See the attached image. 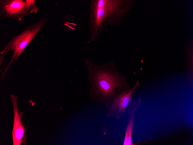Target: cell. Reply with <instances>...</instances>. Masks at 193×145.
I'll use <instances>...</instances> for the list:
<instances>
[{
	"label": "cell",
	"instance_id": "6da1fadb",
	"mask_svg": "<svg viewBox=\"0 0 193 145\" xmlns=\"http://www.w3.org/2000/svg\"><path fill=\"white\" fill-rule=\"evenodd\" d=\"M91 88L90 97L105 105L107 110L114 96L119 91L131 88L127 78L117 70L114 61L96 65L84 58Z\"/></svg>",
	"mask_w": 193,
	"mask_h": 145
},
{
	"label": "cell",
	"instance_id": "7a4b0ae2",
	"mask_svg": "<svg viewBox=\"0 0 193 145\" xmlns=\"http://www.w3.org/2000/svg\"><path fill=\"white\" fill-rule=\"evenodd\" d=\"M133 6L131 0H91L89 17L91 36L86 43H89L97 39L105 27L119 26Z\"/></svg>",
	"mask_w": 193,
	"mask_h": 145
},
{
	"label": "cell",
	"instance_id": "3957f363",
	"mask_svg": "<svg viewBox=\"0 0 193 145\" xmlns=\"http://www.w3.org/2000/svg\"><path fill=\"white\" fill-rule=\"evenodd\" d=\"M48 21L47 18H42L37 23L28 25L19 34L12 36L11 40L0 52L1 55L10 51L13 53L11 60L3 71L1 78H4L10 65L18 60L24 50Z\"/></svg>",
	"mask_w": 193,
	"mask_h": 145
},
{
	"label": "cell",
	"instance_id": "277c9868",
	"mask_svg": "<svg viewBox=\"0 0 193 145\" xmlns=\"http://www.w3.org/2000/svg\"><path fill=\"white\" fill-rule=\"evenodd\" d=\"M140 83L137 79L133 87L118 91L114 96L107 110L106 116L118 120L123 117L130 105Z\"/></svg>",
	"mask_w": 193,
	"mask_h": 145
},
{
	"label": "cell",
	"instance_id": "5b68a950",
	"mask_svg": "<svg viewBox=\"0 0 193 145\" xmlns=\"http://www.w3.org/2000/svg\"><path fill=\"white\" fill-rule=\"evenodd\" d=\"M32 13L26 0H0V18H11L21 22Z\"/></svg>",
	"mask_w": 193,
	"mask_h": 145
},
{
	"label": "cell",
	"instance_id": "8992f818",
	"mask_svg": "<svg viewBox=\"0 0 193 145\" xmlns=\"http://www.w3.org/2000/svg\"><path fill=\"white\" fill-rule=\"evenodd\" d=\"M141 102V99L140 98H139L138 103L134 101L133 104L129 106L127 111V122L125 132L123 145H136L141 143V141L139 140L136 143H133L132 139L135 117Z\"/></svg>",
	"mask_w": 193,
	"mask_h": 145
},
{
	"label": "cell",
	"instance_id": "52a82bcc",
	"mask_svg": "<svg viewBox=\"0 0 193 145\" xmlns=\"http://www.w3.org/2000/svg\"><path fill=\"white\" fill-rule=\"evenodd\" d=\"M12 99L14 113V119L12 133L14 145H20L21 139L25 134V129L22 124L21 120L22 114L18 113L17 107V98L14 94L10 96Z\"/></svg>",
	"mask_w": 193,
	"mask_h": 145
},
{
	"label": "cell",
	"instance_id": "ba28073f",
	"mask_svg": "<svg viewBox=\"0 0 193 145\" xmlns=\"http://www.w3.org/2000/svg\"><path fill=\"white\" fill-rule=\"evenodd\" d=\"M4 57V54L1 55L0 56V66H1V64H2L3 58Z\"/></svg>",
	"mask_w": 193,
	"mask_h": 145
}]
</instances>
